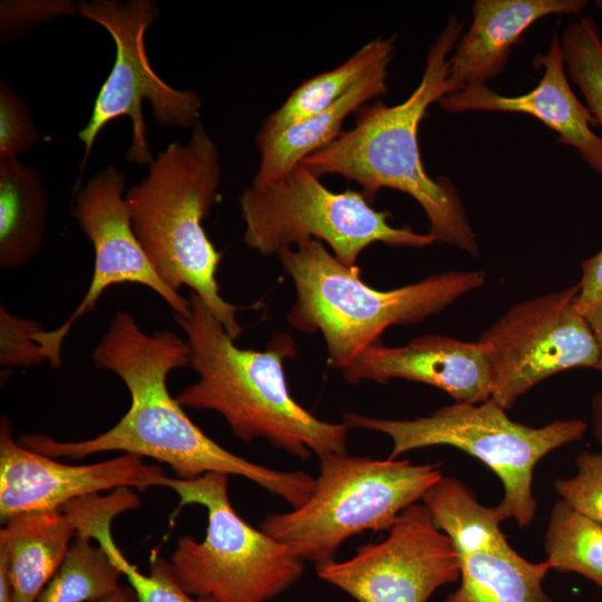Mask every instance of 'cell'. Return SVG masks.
<instances>
[{
  "mask_svg": "<svg viewBox=\"0 0 602 602\" xmlns=\"http://www.w3.org/2000/svg\"><path fill=\"white\" fill-rule=\"evenodd\" d=\"M93 361L126 385L130 405L108 430L86 440L58 441L23 435L19 443L49 457L84 458L122 452L167 464L183 479L223 473L250 479L283 498L292 508L311 496L315 478L304 472H281L246 460L204 434L167 388V377L191 363V349L172 331L146 333L128 311H117L93 351Z\"/></svg>",
  "mask_w": 602,
  "mask_h": 602,
  "instance_id": "6da1fadb",
  "label": "cell"
},
{
  "mask_svg": "<svg viewBox=\"0 0 602 602\" xmlns=\"http://www.w3.org/2000/svg\"><path fill=\"white\" fill-rule=\"evenodd\" d=\"M188 299V313L174 318L198 378L177 395L182 407L216 411L242 441L262 438L301 459L347 452L350 428L319 419L290 394L283 365L297 349L288 333L264 351L241 349L195 293Z\"/></svg>",
  "mask_w": 602,
  "mask_h": 602,
  "instance_id": "7a4b0ae2",
  "label": "cell"
},
{
  "mask_svg": "<svg viewBox=\"0 0 602 602\" xmlns=\"http://www.w3.org/2000/svg\"><path fill=\"white\" fill-rule=\"evenodd\" d=\"M462 30L463 23L450 16L430 46L420 82L410 96L392 106L365 105L357 111L353 127L302 164L319 177L340 175L356 181L368 197L380 188L410 195L424 210L435 241L477 256V236L455 187L428 175L418 143L419 124L428 107L453 93L448 58Z\"/></svg>",
  "mask_w": 602,
  "mask_h": 602,
  "instance_id": "3957f363",
  "label": "cell"
},
{
  "mask_svg": "<svg viewBox=\"0 0 602 602\" xmlns=\"http://www.w3.org/2000/svg\"><path fill=\"white\" fill-rule=\"evenodd\" d=\"M221 156L202 123L184 145L171 143L128 188L125 204L134 233L152 265L173 290L188 287L235 341L239 308L223 299L215 278L222 254L203 221L219 196Z\"/></svg>",
  "mask_w": 602,
  "mask_h": 602,
  "instance_id": "277c9868",
  "label": "cell"
},
{
  "mask_svg": "<svg viewBox=\"0 0 602 602\" xmlns=\"http://www.w3.org/2000/svg\"><path fill=\"white\" fill-rule=\"evenodd\" d=\"M278 256L297 292L288 322L299 331L321 333L329 366L341 370L378 343L389 327L421 322L486 281L483 271H448L377 290L360 279L358 266L340 262L320 240Z\"/></svg>",
  "mask_w": 602,
  "mask_h": 602,
  "instance_id": "5b68a950",
  "label": "cell"
},
{
  "mask_svg": "<svg viewBox=\"0 0 602 602\" xmlns=\"http://www.w3.org/2000/svg\"><path fill=\"white\" fill-rule=\"evenodd\" d=\"M441 477L440 464L331 454L320 458L308 501L290 512L268 515L260 530L303 562H329L350 536L388 531Z\"/></svg>",
  "mask_w": 602,
  "mask_h": 602,
  "instance_id": "8992f818",
  "label": "cell"
},
{
  "mask_svg": "<svg viewBox=\"0 0 602 602\" xmlns=\"http://www.w3.org/2000/svg\"><path fill=\"white\" fill-rule=\"evenodd\" d=\"M492 398L478 402H455L416 419H383L346 414L349 428L373 430L392 441L388 458L430 447H456L484 463L499 478L504 496L495 506L502 521L513 518L520 527L535 518L533 473L550 452L581 439L588 425L581 419L554 420L532 427L512 420Z\"/></svg>",
  "mask_w": 602,
  "mask_h": 602,
  "instance_id": "52a82bcc",
  "label": "cell"
},
{
  "mask_svg": "<svg viewBox=\"0 0 602 602\" xmlns=\"http://www.w3.org/2000/svg\"><path fill=\"white\" fill-rule=\"evenodd\" d=\"M229 475L207 473L193 479L164 476L179 506L198 504L207 511L203 541L179 537L171 556L182 589L216 602H266L294 584L303 561L283 543L244 522L233 509Z\"/></svg>",
  "mask_w": 602,
  "mask_h": 602,
  "instance_id": "ba28073f",
  "label": "cell"
},
{
  "mask_svg": "<svg viewBox=\"0 0 602 602\" xmlns=\"http://www.w3.org/2000/svg\"><path fill=\"white\" fill-rule=\"evenodd\" d=\"M368 198L363 192L329 190L301 163L279 179L243 191V241L269 256L320 240L348 266H357L360 253L372 243L420 249L435 242L429 233L392 226L390 213L377 211Z\"/></svg>",
  "mask_w": 602,
  "mask_h": 602,
  "instance_id": "9c48e42d",
  "label": "cell"
},
{
  "mask_svg": "<svg viewBox=\"0 0 602 602\" xmlns=\"http://www.w3.org/2000/svg\"><path fill=\"white\" fill-rule=\"evenodd\" d=\"M79 16L101 26L113 38L116 57L96 97L88 123L78 133L84 145L80 173L85 169L100 132L118 117L132 124V140L125 158L138 166L154 161L143 117V101L151 103L161 125L194 128L200 122L202 99L192 90L166 84L153 69L145 49V33L158 16L152 0H91L78 4Z\"/></svg>",
  "mask_w": 602,
  "mask_h": 602,
  "instance_id": "30bf717a",
  "label": "cell"
},
{
  "mask_svg": "<svg viewBox=\"0 0 602 602\" xmlns=\"http://www.w3.org/2000/svg\"><path fill=\"white\" fill-rule=\"evenodd\" d=\"M579 285L511 307L478 342L492 373V399L505 410L532 387L571 368L599 367V351L576 307Z\"/></svg>",
  "mask_w": 602,
  "mask_h": 602,
  "instance_id": "8fae6325",
  "label": "cell"
},
{
  "mask_svg": "<svg viewBox=\"0 0 602 602\" xmlns=\"http://www.w3.org/2000/svg\"><path fill=\"white\" fill-rule=\"evenodd\" d=\"M388 532L346 561L317 564L318 576L357 602H427L459 579L458 554L424 503L405 508Z\"/></svg>",
  "mask_w": 602,
  "mask_h": 602,
  "instance_id": "7c38bea8",
  "label": "cell"
},
{
  "mask_svg": "<svg viewBox=\"0 0 602 602\" xmlns=\"http://www.w3.org/2000/svg\"><path fill=\"white\" fill-rule=\"evenodd\" d=\"M125 184L124 174L108 165L76 195L71 213L93 245L94 272L85 297L70 317L57 329L33 336L54 368L61 365V347L72 326L95 309L111 285L142 284L157 293L175 314L186 315L190 311V299L163 281L138 242L125 204Z\"/></svg>",
  "mask_w": 602,
  "mask_h": 602,
  "instance_id": "4fadbf2b",
  "label": "cell"
},
{
  "mask_svg": "<svg viewBox=\"0 0 602 602\" xmlns=\"http://www.w3.org/2000/svg\"><path fill=\"white\" fill-rule=\"evenodd\" d=\"M157 465L143 457L122 454L88 465H68L36 453L13 440L7 418L0 425V517L33 511H57L67 504L118 488L159 486L164 477Z\"/></svg>",
  "mask_w": 602,
  "mask_h": 602,
  "instance_id": "5bb4252c",
  "label": "cell"
},
{
  "mask_svg": "<svg viewBox=\"0 0 602 602\" xmlns=\"http://www.w3.org/2000/svg\"><path fill=\"white\" fill-rule=\"evenodd\" d=\"M341 371L349 383L423 382L447 392L455 402L478 404L493 394L484 347L440 334H424L400 347L371 344Z\"/></svg>",
  "mask_w": 602,
  "mask_h": 602,
  "instance_id": "9a60e30c",
  "label": "cell"
},
{
  "mask_svg": "<svg viewBox=\"0 0 602 602\" xmlns=\"http://www.w3.org/2000/svg\"><path fill=\"white\" fill-rule=\"evenodd\" d=\"M543 67L537 86L520 96H504L487 85H476L448 94L438 100L448 113L508 111L528 114L559 134V140L577 151L602 177V138L592 126L596 119L573 93L565 69L562 41L554 35L548 50L534 58Z\"/></svg>",
  "mask_w": 602,
  "mask_h": 602,
  "instance_id": "2e32d148",
  "label": "cell"
},
{
  "mask_svg": "<svg viewBox=\"0 0 602 602\" xmlns=\"http://www.w3.org/2000/svg\"><path fill=\"white\" fill-rule=\"evenodd\" d=\"M586 4L585 0H476L470 27L448 58L453 93L486 85L499 76L513 46L537 20L551 14H580Z\"/></svg>",
  "mask_w": 602,
  "mask_h": 602,
  "instance_id": "e0dca14e",
  "label": "cell"
},
{
  "mask_svg": "<svg viewBox=\"0 0 602 602\" xmlns=\"http://www.w3.org/2000/svg\"><path fill=\"white\" fill-rule=\"evenodd\" d=\"M0 531V562L7 567L13 602H36L64 562L77 530L62 511L16 514Z\"/></svg>",
  "mask_w": 602,
  "mask_h": 602,
  "instance_id": "ac0fdd59",
  "label": "cell"
},
{
  "mask_svg": "<svg viewBox=\"0 0 602 602\" xmlns=\"http://www.w3.org/2000/svg\"><path fill=\"white\" fill-rule=\"evenodd\" d=\"M391 60L385 59L376 65L329 108L275 134L255 136L260 163L252 185L261 186L281 178L305 157L332 143L343 132L342 125L351 114L388 91Z\"/></svg>",
  "mask_w": 602,
  "mask_h": 602,
  "instance_id": "d6986e66",
  "label": "cell"
},
{
  "mask_svg": "<svg viewBox=\"0 0 602 602\" xmlns=\"http://www.w3.org/2000/svg\"><path fill=\"white\" fill-rule=\"evenodd\" d=\"M48 219L41 174L18 157L0 161V268L27 264L39 251Z\"/></svg>",
  "mask_w": 602,
  "mask_h": 602,
  "instance_id": "ffe728a7",
  "label": "cell"
},
{
  "mask_svg": "<svg viewBox=\"0 0 602 602\" xmlns=\"http://www.w3.org/2000/svg\"><path fill=\"white\" fill-rule=\"evenodd\" d=\"M460 584L445 602H553L542 582L551 570L522 557L512 546L459 555Z\"/></svg>",
  "mask_w": 602,
  "mask_h": 602,
  "instance_id": "44dd1931",
  "label": "cell"
},
{
  "mask_svg": "<svg viewBox=\"0 0 602 602\" xmlns=\"http://www.w3.org/2000/svg\"><path fill=\"white\" fill-rule=\"evenodd\" d=\"M127 511L126 501L118 494L86 497L72 503L68 515L82 533L105 547L123 576L135 591L139 602H216L210 598H198L186 593L177 582L169 561L153 555L149 572H140L124 556L111 536L114 517Z\"/></svg>",
  "mask_w": 602,
  "mask_h": 602,
  "instance_id": "7402d4cb",
  "label": "cell"
},
{
  "mask_svg": "<svg viewBox=\"0 0 602 602\" xmlns=\"http://www.w3.org/2000/svg\"><path fill=\"white\" fill-rule=\"evenodd\" d=\"M395 37L370 40L341 65L308 78L263 122L255 136L275 134L333 105L376 65L395 55Z\"/></svg>",
  "mask_w": 602,
  "mask_h": 602,
  "instance_id": "603a6c76",
  "label": "cell"
},
{
  "mask_svg": "<svg viewBox=\"0 0 602 602\" xmlns=\"http://www.w3.org/2000/svg\"><path fill=\"white\" fill-rule=\"evenodd\" d=\"M434 524L452 541L458 556L509 546L499 528L503 522L495 506L480 504L460 480L443 476L423 496Z\"/></svg>",
  "mask_w": 602,
  "mask_h": 602,
  "instance_id": "cb8c5ba5",
  "label": "cell"
},
{
  "mask_svg": "<svg viewBox=\"0 0 602 602\" xmlns=\"http://www.w3.org/2000/svg\"><path fill=\"white\" fill-rule=\"evenodd\" d=\"M77 533L69 551L36 602H89L114 592L123 576L109 553Z\"/></svg>",
  "mask_w": 602,
  "mask_h": 602,
  "instance_id": "d4e9b609",
  "label": "cell"
},
{
  "mask_svg": "<svg viewBox=\"0 0 602 602\" xmlns=\"http://www.w3.org/2000/svg\"><path fill=\"white\" fill-rule=\"evenodd\" d=\"M544 548L551 570L581 574L602 590V524L560 499L551 511Z\"/></svg>",
  "mask_w": 602,
  "mask_h": 602,
  "instance_id": "484cf974",
  "label": "cell"
},
{
  "mask_svg": "<svg viewBox=\"0 0 602 602\" xmlns=\"http://www.w3.org/2000/svg\"><path fill=\"white\" fill-rule=\"evenodd\" d=\"M567 77L580 88L585 105L602 126V41L592 17L572 21L561 37Z\"/></svg>",
  "mask_w": 602,
  "mask_h": 602,
  "instance_id": "4316f807",
  "label": "cell"
},
{
  "mask_svg": "<svg viewBox=\"0 0 602 602\" xmlns=\"http://www.w3.org/2000/svg\"><path fill=\"white\" fill-rule=\"evenodd\" d=\"M575 465L574 476L554 482L555 492L574 511L602 524V452H582Z\"/></svg>",
  "mask_w": 602,
  "mask_h": 602,
  "instance_id": "83f0119b",
  "label": "cell"
},
{
  "mask_svg": "<svg viewBox=\"0 0 602 602\" xmlns=\"http://www.w3.org/2000/svg\"><path fill=\"white\" fill-rule=\"evenodd\" d=\"M41 140L27 103L0 79V161L18 157Z\"/></svg>",
  "mask_w": 602,
  "mask_h": 602,
  "instance_id": "f1b7e54d",
  "label": "cell"
},
{
  "mask_svg": "<svg viewBox=\"0 0 602 602\" xmlns=\"http://www.w3.org/2000/svg\"><path fill=\"white\" fill-rule=\"evenodd\" d=\"M78 4L70 0H2L0 38L2 42L21 37L33 27L66 16H79Z\"/></svg>",
  "mask_w": 602,
  "mask_h": 602,
  "instance_id": "f546056e",
  "label": "cell"
},
{
  "mask_svg": "<svg viewBox=\"0 0 602 602\" xmlns=\"http://www.w3.org/2000/svg\"><path fill=\"white\" fill-rule=\"evenodd\" d=\"M45 330L40 323L19 318L0 308V362L4 367H31L47 361L35 333Z\"/></svg>",
  "mask_w": 602,
  "mask_h": 602,
  "instance_id": "4dcf8cb0",
  "label": "cell"
},
{
  "mask_svg": "<svg viewBox=\"0 0 602 602\" xmlns=\"http://www.w3.org/2000/svg\"><path fill=\"white\" fill-rule=\"evenodd\" d=\"M576 307L584 313L602 301V250L582 262Z\"/></svg>",
  "mask_w": 602,
  "mask_h": 602,
  "instance_id": "1f68e13d",
  "label": "cell"
},
{
  "mask_svg": "<svg viewBox=\"0 0 602 602\" xmlns=\"http://www.w3.org/2000/svg\"><path fill=\"white\" fill-rule=\"evenodd\" d=\"M583 315L592 331L599 351V367L602 371V301L588 309Z\"/></svg>",
  "mask_w": 602,
  "mask_h": 602,
  "instance_id": "d6a6232c",
  "label": "cell"
},
{
  "mask_svg": "<svg viewBox=\"0 0 602 602\" xmlns=\"http://www.w3.org/2000/svg\"><path fill=\"white\" fill-rule=\"evenodd\" d=\"M591 418L593 436L602 448V390L598 391L591 401Z\"/></svg>",
  "mask_w": 602,
  "mask_h": 602,
  "instance_id": "836d02e7",
  "label": "cell"
},
{
  "mask_svg": "<svg viewBox=\"0 0 602 602\" xmlns=\"http://www.w3.org/2000/svg\"><path fill=\"white\" fill-rule=\"evenodd\" d=\"M89 602H139L138 598L133 590V588L128 585H119L114 592L110 594L94 600Z\"/></svg>",
  "mask_w": 602,
  "mask_h": 602,
  "instance_id": "e575fe53",
  "label": "cell"
}]
</instances>
